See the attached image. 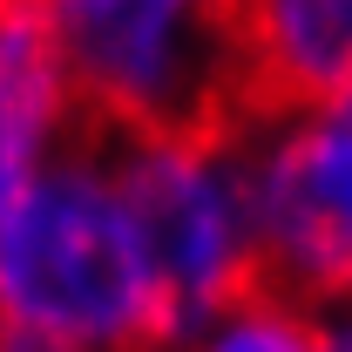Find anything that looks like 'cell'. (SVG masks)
<instances>
[{"mask_svg":"<svg viewBox=\"0 0 352 352\" xmlns=\"http://www.w3.org/2000/svg\"><path fill=\"white\" fill-rule=\"evenodd\" d=\"M0 325L75 352H170L109 149L75 135L0 223Z\"/></svg>","mask_w":352,"mask_h":352,"instance_id":"cell-1","label":"cell"},{"mask_svg":"<svg viewBox=\"0 0 352 352\" xmlns=\"http://www.w3.org/2000/svg\"><path fill=\"white\" fill-rule=\"evenodd\" d=\"M47 41L95 142L217 129L244 116L237 7L210 0H41Z\"/></svg>","mask_w":352,"mask_h":352,"instance_id":"cell-2","label":"cell"},{"mask_svg":"<svg viewBox=\"0 0 352 352\" xmlns=\"http://www.w3.org/2000/svg\"><path fill=\"white\" fill-rule=\"evenodd\" d=\"M122 190L129 230L142 244L163 339H190L237 298L264 292L258 244H251V204H244V156L237 122L217 129H163L102 142Z\"/></svg>","mask_w":352,"mask_h":352,"instance_id":"cell-3","label":"cell"},{"mask_svg":"<svg viewBox=\"0 0 352 352\" xmlns=\"http://www.w3.org/2000/svg\"><path fill=\"white\" fill-rule=\"evenodd\" d=\"M264 292L305 311L352 305V116H237Z\"/></svg>","mask_w":352,"mask_h":352,"instance_id":"cell-4","label":"cell"},{"mask_svg":"<svg viewBox=\"0 0 352 352\" xmlns=\"http://www.w3.org/2000/svg\"><path fill=\"white\" fill-rule=\"evenodd\" d=\"M244 116H311L352 95V0L237 7Z\"/></svg>","mask_w":352,"mask_h":352,"instance_id":"cell-5","label":"cell"},{"mask_svg":"<svg viewBox=\"0 0 352 352\" xmlns=\"http://www.w3.org/2000/svg\"><path fill=\"white\" fill-rule=\"evenodd\" d=\"M82 135L75 102L61 82V61L47 41L41 0H7L0 14V223L28 197V183L47 170L54 149Z\"/></svg>","mask_w":352,"mask_h":352,"instance_id":"cell-6","label":"cell"},{"mask_svg":"<svg viewBox=\"0 0 352 352\" xmlns=\"http://www.w3.org/2000/svg\"><path fill=\"white\" fill-rule=\"evenodd\" d=\"M170 352H318V311L292 305L278 292H251L210 325H197Z\"/></svg>","mask_w":352,"mask_h":352,"instance_id":"cell-7","label":"cell"},{"mask_svg":"<svg viewBox=\"0 0 352 352\" xmlns=\"http://www.w3.org/2000/svg\"><path fill=\"white\" fill-rule=\"evenodd\" d=\"M318 352H352V305L318 311Z\"/></svg>","mask_w":352,"mask_h":352,"instance_id":"cell-8","label":"cell"},{"mask_svg":"<svg viewBox=\"0 0 352 352\" xmlns=\"http://www.w3.org/2000/svg\"><path fill=\"white\" fill-rule=\"evenodd\" d=\"M0 352H75V346H61L47 332H28V325H0Z\"/></svg>","mask_w":352,"mask_h":352,"instance_id":"cell-9","label":"cell"},{"mask_svg":"<svg viewBox=\"0 0 352 352\" xmlns=\"http://www.w3.org/2000/svg\"><path fill=\"white\" fill-rule=\"evenodd\" d=\"M339 116H352V95H346V102H339Z\"/></svg>","mask_w":352,"mask_h":352,"instance_id":"cell-10","label":"cell"},{"mask_svg":"<svg viewBox=\"0 0 352 352\" xmlns=\"http://www.w3.org/2000/svg\"><path fill=\"white\" fill-rule=\"evenodd\" d=\"M0 14H7V0H0Z\"/></svg>","mask_w":352,"mask_h":352,"instance_id":"cell-11","label":"cell"}]
</instances>
